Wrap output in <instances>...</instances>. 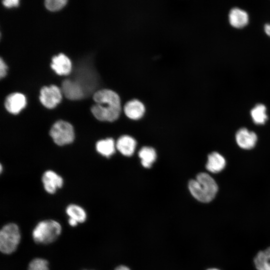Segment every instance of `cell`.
Instances as JSON below:
<instances>
[{"mask_svg": "<svg viewBox=\"0 0 270 270\" xmlns=\"http://www.w3.org/2000/svg\"><path fill=\"white\" fill-rule=\"evenodd\" d=\"M96 104L91 108L94 116L100 121L112 122L116 120L121 111L118 94L109 89L96 91L93 96Z\"/></svg>", "mask_w": 270, "mask_h": 270, "instance_id": "1", "label": "cell"}, {"mask_svg": "<svg viewBox=\"0 0 270 270\" xmlns=\"http://www.w3.org/2000/svg\"><path fill=\"white\" fill-rule=\"evenodd\" d=\"M189 190L192 196L202 202H208L215 197L218 185L208 174L205 172L198 174L196 178L190 180L188 183Z\"/></svg>", "mask_w": 270, "mask_h": 270, "instance_id": "2", "label": "cell"}, {"mask_svg": "<svg viewBox=\"0 0 270 270\" xmlns=\"http://www.w3.org/2000/svg\"><path fill=\"white\" fill-rule=\"evenodd\" d=\"M61 224L54 220H46L38 222L34 228L32 237L36 244H46L55 241L60 235Z\"/></svg>", "mask_w": 270, "mask_h": 270, "instance_id": "3", "label": "cell"}, {"mask_svg": "<svg viewBox=\"0 0 270 270\" xmlns=\"http://www.w3.org/2000/svg\"><path fill=\"white\" fill-rule=\"evenodd\" d=\"M21 235L18 226L8 223L2 226L0 231V250L5 254L14 252L20 241Z\"/></svg>", "mask_w": 270, "mask_h": 270, "instance_id": "4", "label": "cell"}, {"mask_svg": "<svg viewBox=\"0 0 270 270\" xmlns=\"http://www.w3.org/2000/svg\"><path fill=\"white\" fill-rule=\"evenodd\" d=\"M50 134L55 144L64 146L72 142L74 138V132L72 125L64 120L56 122L50 131Z\"/></svg>", "mask_w": 270, "mask_h": 270, "instance_id": "5", "label": "cell"}, {"mask_svg": "<svg viewBox=\"0 0 270 270\" xmlns=\"http://www.w3.org/2000/svg\"><path fill=\"white\" fill-rule=\"evenodd\" d=\"M40 100L42 105L46 108H53L62 100L60 90L54 85L44 86L40 90Z\"/></svg>", "mask_w": 270, "mask_h": 270, "instance_id": "6", "label": "cell"}, {"mask_svg": "<svg viewBox=\"0 0 270 270\" xmlns=\"http://www.w3.org/2000/svg\"><path fill=\"white\" fill-rule=\"evenodd\" d=\"M62 88L66 97L70 100H80L84 96V88L77 81L66 80L62 82Z\"/></svg>", "mask_w": 270, "mask_h": 270, "instance_id": "7", "label": "cell"}, {"mask_svg": "<svg viewBox=\"0 0 270 270\" xmlns=\"http://www.w3.org/2000/svg\"><path fill=\"white\" fill-rule=\"evenodd\" d=\"M26 104V98L24 94L14 92L7 96L4 102V106L9 112L16 114L25 107Z\"/></svg>", "mask_w": 270, "mask_h": 270, "instance_id": "8", "label": "cell"}, {"mask_svg": "<svg viewBox=\"0 0 270 270\" xmlns=\"http://www.w3.org/2000/svg\"><path fill=\"white\" fill-rule=\"evenodd\" d=\"M236 138L238 144L241 148L246 150L252 148L257 141L256 134L245 128H241L238 130Z\"/></svg>", "mask_w": 270, "mask_h": 270, "instance_id": "9", "label": "cell"}, {"mask_svg": "<svg viewBox=\"0 0 270 270\" xmlns=\"http://www.w3.org/2000/svg\"><path fill=\"white\" fill-rule=\"evenodd\" d=\"M42 182L45 190L48 193H54L58 188L62 187V178L52 170L45 172L42 176Z\"/></svg>", "mask_w": 270, "mask_h": 270, "instance_id": "10", "label": "cell"}, {"mask_svg": "<svg viewBox=\"0 0 270 270\" xmlns=\"http://www.w3.org/2000/svg\"><path fill=\"white\" fill-rule=\"evenodd\" d=\"M50 66L58 75L68 74L72 69L70 60L63 54L54 56L52 58Z\"/></svg>", "mask_w": 270, "mask_h": 270, "instance_id": "11", "label": "cell"}, {"mask_svg": "<svg viewBox=\"0 0 270 270\" xmlns=\"http://www.w3.org/2000/svg\"><path fill=\"white\" fill-rule=\"evenodd\" d=\"M124 112L126 115L132 120H138L144 114L145 107L144 104L136 99L128 102L124 105Z\"/></svg>", "mask_w": 270, "mask_h": 270, "instance_id": "12", "label": "cell"}, {"mask_svg": "<svg viewBox=\"0 0 270 270\" xmlns=\"http://www.w3.org/2000/svg\"><path fill=\"white\" fill-rule=\"evenodd\" d=\"M136 142L129 136H122L117 140L116 147L118 150L125 156H130L134 153Z\"/></svg>", "mask_w": 270, "mask_h": 270, "instance_id": "13", "label": "cell"}, {"mask_svg": "<svg viewBox=\"0 0 270 270\" xmlns=\"http://www.w3.org/2000/svg\"><path fill=\"white\" fill-rule=\"evenodd\" d=\"M226 160L219 153L214 152L208 156L206 168L211 172L217 173L222 171L225 167Z\"/></svg>", "mask_w": 270, "mask_h": 270, "instance_id": "14", "label": "cell"}, {"mask_svg": "<svg viewBox=\"0 0 270 270\" xmlns=\"http://www.w3.org/2000/svg\"><path fill=\"white\" fill-rule=\"evenodd\" d=\"M230 24L236 28H241L247 24L248 16L247 13L240 9H232L229 14Z\"/></svg>", "mask_w": 270, "mask_h": 270, "instance_id": "15", "label": "cell"}, {"mask_svg": "<svg viewBox=\"0 0 270 270\" xmlns=\"http://www.w3.org/2000/svg\"><path fill=\"white\" fill-rule=\"evenodd\" d=\"M66 212L69 217L68 218L76 222L78 224L83 223L86 220L87 215L86 211L77 204L68 205L66 209Z\"/></svg>", "mask_w": 270, "mask_h": 270, "instance_id": "16", "label": "cell"}, {"mask_svg": "<svg viewBox=\"0 0 270 270\" xmlns=\"http://www.w3.org/2000/svg\"><path fill=\"white\" fill-rule=\"evenodd\" d=\"M254 262L258 270H270V247L259 252Z\"/></svg>", "mask_w": 270, "mask_h": 270, "instance_id": "17", "label": "cell"}, {"mask_svg": "<svg viewBox=\"0 0 270 270\" xmlns=\"http://www.w3.org/2000/svg\"><path fill=\"white\" fill-rule=\"evenodd\" d=\"M138 156L141 159L142 165L146 168H150L156 158L155 150L148 146L142 148L138 152Z\"/></svg>", "mask_w": 270, "mask_h": 270, "instance_id": "18", "label": "cell"}, {"mask_svg": "<svg viewBox=\"0 0 270 270\" xmlns=\"http://www.w3.org/2000/svg\"><path fill=\"white\" fill-rule=\"evenodd\" d=\"M96 149L98 153L103 156L109 157L115 152L114 140L112 138H108L98 141L96 144Z\"/></svg>", "mask_w": 270, "mask_h": 270, "instance_id": "19", "label": "cell"}, {"mask_svg": "<svg viewBox=\"0 0 270 270\" xmlns=\"http://www.w3.org/2000/svg\"><path fill=\"white\" fill-rule=\"evenodd\" d=\"M250 114L254 124H263L268 120L266 108L262 104L256 105L250 111Z\"/></svg>", "mask_w": 270, "mask_h": 270, "instance_id": "20", "label": "cell"}, {"mask_svg": "<svg viewBox=\"0 0 270 270\" xmlns=\"http://www.w3.org/2000/svg\"><path fill=\"white\" fill-rule=\"evenodd\" d=\"M28 270H49L48 262L42 258H35L29 263Z\"/></svg>", "mask_w": 270, "mask_h": 270, "instance_id": "21", "label": "cell"}, {"mask_svg": "<svg viewBox=\"0 0 270 270\" xmlns=\"http://www.w3.org/2000/svg\"><path fill=\"white\" fill-rule=\"evenodd\" d=\"M66 2V0H46L44 4L48 10L54 11L62 8Z\"/></svg>", "mask_w": 270, "mask_h": 270, "instance_id": "22", "label": "cell"}, {"mask_svg": "<svg viewBox=\"0 0 270 270\" xmlns=\"http://www.w3.org/2000/svg\"><path fill=\"white\" fill-rule=\"evenodd\" d=\"M7 66L2 58L0 59V78L4 77L6 73Z\"/></svg>", "mask_w": 270, "mask_h": 270, "instance_id": "23", "label": "cell"}, {"mask_svg": "<svg viewBox=\"0 0 270 270\" xmlns=\"http://www.w3.org/2000/svg\"><path fill=\"white\" fill-rule=\"evenodd\" d=\"M18 0H5L2 1L3 4L8 8L16 6L18 4Z\"/></svg>", "mask_w": 270, "mask_h": 270, "instance_id": "24", "label": "cell"}, {"mask_svg": "<svg viewBox=\"0 0 270 270\" xmlns=\"http://www.w3.org/2000/svg\"><path fill=\"white\" fill-rule=\"evenodd\" d=\"M68 223L72 227L76 226L78 224L76 222L70 218L68 219Z\"/></svg>", "mask_w": 270, "mask_h": 270, "instance_id": "25", "label": "cell"}, {"mask_svg": "<svg viewBox=\"0 0 270 270\" xmlns=\"http://www.w3.org/2000/svg\"><path fill=\"white\" fill-rule=\"evenodd\" d=\"M114 270H130L128 267L121 265L116 267Z\"/></svg>", "mask_w": 270, "mask_h": 270, "instance_id": "26", "label": "cell"}, {"mask_svg": "<svg viewBox=\"0 0 270 270\" xmlns=\"http://www.w3.org/2000/svg\"><path fill=\"white\" fill-rule=\"evenodd\" d=\"M264 30L266 34L270 36V24H267L265 25Z\"/></svg>", "mask_w": 270, "mask_h": 270, "instance_id": "27", "label": "cell"}, {"mask_svg": "<svg viewBox=\"0 0 270 270\" xmlns=\"http://www.w3.org/2000/svg\"><path fill=\"white\" fill-rule=\"evenodd\" d=\"M207 270H220L217 269V268H210Z\"/></svg>", "mask_w": 270, "mask_h": 270, "instance_id": "28", "label": "cell"}]
</instances>
